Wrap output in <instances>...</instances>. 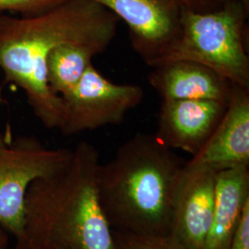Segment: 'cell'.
I'll use <instances>...</instances> for the list:
<instances>
[{
  "instance_id": "d6986e66",
  "label": "cell",
  "mask_w": 249,
  "mask_h": 249,
  "mask_svg": "<svg viewBox=\"0 0 249 249\" xmlns=\"http://www.w3.org/2000/svg\"><path fill=\"white\" fill-rule=\"evenodd\" d=\"M10 236L9 231L0 224V249H9Z\"/></svg>"
},
{
  "instance_id": "9c48e42d",
  "label": "cell",
  "mask_w": 249,
  "mask_h": 249,
  "mask_svg": "<svg viewBox=\"0 0 249 249\" xmlns=\"http://www.w3.org/2000/svg\"><path fill=\"white\" fill-rule=\"evenodd\" d=\"M227 104L216 100L161 101L154 135L171 150H180L193 156L221 121Z\"/></svg>"
},
{
  "instance_id": "3957f363",
  "label": "cell",
  "mask_w": 249,
  "mask_h": 249,
  "mask_svg": "<svg viewBox=\"0 0 249 249\" xmlns=\"http://www.w3.org/2000/svg\"><path fill=\"white\" fill-rule=\"evenodd\" d=\"M100 164L98 150L80 142L64 169L36 180L25 197L24 235L51 249H115L99 197Z\"/></svg>"
},
{
  "instance_id": "8992f818",
  "label": "cell",
  "mask_w": 249,
  "mask_h": 249,
  "mask_svg": "<svg viewBox=\"0 0 249 249\" xmlns=\"http://www.w3.org/2000/svg\"><path fill=\"white\" fill-rule=\"evenodd\" d=\"M65 136L120 124L140 106L144 90L137 84H120L107 79L91 64L77 85L63 95Z\"/></svg>"
},
{
  "instance_id": "7c38bea8",
  "label": "cell",
  "mask_w": 249,
  "mask_h": 249,
  "mask_svg": "<svg viewBox=\"0 0 249 249\" xmlns=\"http://www.w3.org/2000/svg\"><path fill=\"white\" fill-rule=\"evenodd\" d=\"M249 202V166L215 175L213 212L203 249H229Z\"/></svg>"
},
{
  "instance_id": "7a4b0ae2",
  "label": "cell",
  "mask_w": 249,
  "mask_h": 249,
  "mask_svg": "<svg viewBox=\"0 0 249 249\" xmlns=\"http://www.w3.org/2000/svg\"><path fill=\"white\" fill-rule=\"evenodd\" d=\"M186 161L151 134L124 142L100 164V202L113 230L168 235Z\"/></svg>"
},
{
  "instance_id": "ffe728a7",
  "label": "cell",
  "mask_w": 249,
  "mask_h": 249,
  "mask_svg": "<svg viewBox=\"0 0 249 249\" xmlns=\"http://www.w3.org/2000/svg\"><path fill=\"white\" fill-rule=\"evenodd\" d=\"M2 103H3V91H2V88L0 87V108L2 106Z\"/></svg>"
},
{
  "instance_id": "8fae6325",
  "label": "cell",
  "mask_w": 249,
  "mask_h": 249,
  "mask_svg": "<svg viewBox=\"0 0 249 249\" xmlns=\"http://www.w3.org/2000/svg\"><path fill=\"white\" fill-rule=\"evenodd\" d=\"M148 81L161 101L216 100L228 102L233 86L201 64L175 60L154 68Z\"/></svg>"
},
{
  "instance_id": "ac0fdd59",
  "label": "cell",
  "mask_w": 249,
  "mask_h": 249,
  "mask_svg": "<svg viewBox=\"0 0 249 249\" xmlns=\"http://www.w3.org/2000/svg\"><path fill=\"white\" fill-rule=\"evenodd\" d=\"M9 249H51L37 243L36 241L30 239L25 235L15 238L14 246Z\"/></svg>"
},
{
  "instance_id": "e0dca14e",
  "label": "cell",
  "mask_w": 249,
  "mask_h": 249,
  "mask_svg": "<svg viewBox=\"0 0 249 249\" xmlns=\"http://www.w3.org/2000/svg\"><path fill=\"white\" fill-rule=\"evenodd\" d=\"M182 9L205 12L220 8L227 0H176Z\"/></svg>"
},
{
  "instance_id": "4fadbf2b",
  "label": "cell",
  "mask_w": 249,
  "mask_h": 249,
  "mask_svg": "<svg viewBox=\"0 0 249 249\" xmlns=\"http://www.w3.org/2000/svg\"><path fill=\"white\" fill-rule=\"evenodd\" d=\"M101 52L90 46L63 44L46 59V80L53 94L62 97L73 89Z\"/></svg>"
},
{
  "instance_id": "ba28073f",
  "label": "cell",
  "mask_w": 249,
  "mask_h": 249,
  "mask_svg": "<svg viewBox=\"0 0 249 249\" xmlns=\"http://www.w3.org/2000/svg\"><path fill=\"white\" fill-rule=\"evenodd\" d=\"M239 166H249V89L233 86L221 121L183 171L216 175Z\"/></svg>"
},
{
  "instance_id": "6da1fadb",
  "label": "cell",
  "mask_w": 249,
  "mask_h": 249,
  "mask_svg": "<svg viewBox=\"0 0 249 249\" xmlns=\"http://www.w3.org/2000/svg\"><path fill=\"white\" fill-rule=\"evenodd\" d=\"M119 19L91 0H67L34 16H0V70L5 80L23 90L35 116L48 129L60 130L62 98L46 80V59L63 44L105 52L116 36Z\"/></svg>"
},
{
  "instance_id": "277c9868",
  "label": "cell",
  "mask_w": 249,
  "mask_h": 249,
  "mask_svg": "<svg viewBox=\"0 0 249 249\" xmlns=\"http://www.w3.org/2000/svg\"><path fill=\"white\" fill-rule=\"evenodd\" d=\"M248 14L246 0H227L220 8L205 12L182 9L178 38L159 65L193 61L211 69L232 86L249 89Z\"/></svg>"
},
{
  "instance_id": "9a60e30c",
  "label": "cell",
  "mask_w": 249,
  "mask_h": 249,
  "mask_svg": "<svg viewBox=\"0 0 249 249\" xmlns=\"http://www.w3.org/2000/svg\"><path fill=\"white\" fill-rule=\"evenodd\" d=\"M67 0H0V13L14 12L34 16L61 5Z\"/></svg>"
},
{
  "instance_id": "2e32d148",
  "label": "cell",
  "mask_w": 249,
  "mask_h": 249,
  "mask_svg": "<svg viewBox=\"0 0 249 249\" xmlns=\"http://www.w3.org/2000/svg\"><path fill=\"white\" fill-rule=\"evenodd\" d=\"M229 249H249V202L244 209Z\"/></svg>"
},
{
  "instance_id": "30bf717a",
  "label": "cell",
  "mask_w": 249,
  "mask_h": 249,
  "mask_svg": "<svg viewBox=\"0 0 249 249\" xmlns=\"http://www.w3.org/2000/svg\"><path fill=\"white\" fill-rule=\"evenodd\" d=\"M215 174L182 171L169 235L187 249H203L213 212Z\"/></svg>"
},
{
  "instance_id": "52a82bcc",
  "label": "cell",
  "mask_w": 249,
  "mask_h": 249,
  "mask_svg": "<svg viewBox=\"0 0 249 249\" xmlns=\"http://www.w3.org/2000/svg\"><path fill=\"white\" fill-rule=\"evenodd\" d=\"M128 27L134 51L154 68L169 51L180 30L182 8L176 0H91Z\"/></svg>"
},
{
  "instance_id": "5b68a950",
  "label": "cell",
  "mask_w": 249,
  "mask_h": 249,
  "mask_svg": "<svg viewBox=\"0 0 249 249\" xmlns=\"http://www.w3.org/2000/svg\"><path fill=\"white\" fill-rule=\"evenodd\" d=\"M73 150L50 149L36 137L0 129V224L14 238L24 235L25 197L30 186L64 169Z\"/></svg>"
},
{
  "instance_id": "44dd1931",
  "label": "cell",
  "mask_w": 249,
  "mask_h": 249,
  "mask_svg": "<svg viewBox=\"0 0 249 249\" xmlns=\"http://www.w3.org/2000/svg\"><path fill=\"white\" fill-rule=\"evenodd\" d=\"M246 1H249V0H246Z\"/></svg>"
},
{
  "instance_id": "5bb4252c",
  "label": "cell",
  "mask_w": 249,
  "mask_h": 249,
  "mask_svg": "<svg viewBox=\"0 0 249 249\" xmlns=\"http://www.w3.org/2000/svg\"><path fill=\"white\" fill-rule=\"evenodd\" d=\"M115 249H187L169 235H145L113 230Z\"/></svg>"
}]
</instances>
